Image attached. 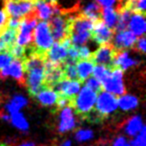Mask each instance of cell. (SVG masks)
<instances>
[{
  "label": "cell",
  "instance_id": "44dd1931",
  "mask_svg": "<svg viewBox=\"0 0 146 146\" xmlns=\"http://www.w3.org/2000/svg\"><path fill=\"white\" fill-rule=\"evenodd\" d=\"M138 64V61L129 57V54L126 50H119L117 52L114 59V67L119 68L120 70L124 71L132 66Z\"/></svg>",
  "mask_w": 146,
  "mask_h": 146
},
{
  "label": "cell",
  "instance_id": "9c48e42d",
  "mask_svg": "<svg viewBox=\"0 0 146 146\" xmlns=\"http://www.w3.org/2000/svg\"><path fill=\"white\" fill-rule=\"evenodd\" d=\"M96 113L100 117L109 115L110 113L114 112L117 108V98L115 95L109 92H100L95 101Z\"/></svg>",
  "mask_w": 146,
  "mask_h": 146
},
{
  "label": "cell",
  "instance_id": "60d3db41",
  "mask_svg": "<svg viewBox=\"0 0 146 146\" xmlns=\"http://www.w3.org/2000/svg\"><path fill=\"white\" fill-rule=\"evenodd\" d=\"M0 146H7L6 144H4V143H0Z\"/></svg>",
  "mask_w": 146,
  "mask_h": 146
},
{
  "label": "cell",
  "instance_id": "7c38bea8",
  "mask_svg": "<svg viewBox=\"0 0 146 146\" xmlns=\"http://www.w3.org/2000/svg\"><path fill=\"white\" fill-rule=\"evenodd\" d=\"M114 34V30L105 25L102 19L94 23L93 29L91 32V38L95 43L99 45H103L106 43H110L112 36Z\"/></svg>",
  "mask_w": 146,
  "mask_h": 146
},
{
  "label": "cell",
  "instance_id": "ffe728a7",
  "mask_svg": "<svg viewBox=\"0 0 146 146\" xmlns=\"http://www.w3.org/2000/svg\"><path fill=\"white\" fill-rule=\"evenodd\" d=\"M33 3H34V10L37 15V18L45 21L50 19L54 15L55 7L47 3L44 0H36Z\"/></svg>",
  "mask_w": 146,
  "mask_h": 146
},
{
  "label": "cell",
  "instance_id": "7402d4cb",
  "mask_svg": "<svg viewBox=\"0 0 146 146\" xmlns=\"http://www.w3.org/2000/svg\"><path fill=\"white\" fill-rule=\"evenodd\" d=\"M38 99V101L41 104L45 106H53L56 104V101L58 99V95L53 89L50 87H47L46 85L35 95Z\"/></svg>",
  "mask_w": 146,
  "mask_h": 146
},
{
  "label": "cell",
  "instance_id": "4dcf8cb0",
  "mask_svg": "<svg viewBox=\"0 0 146 146\" xmlns=\"http://www.w3.org/2000/svg\"><path fill=\"white\" fill-rule=\"evenodd\" d=\"M130 146H146V128L144 126L137 134V137L131 141Z\"/></svg>",
  "mask_w": 146,
  "mask_h": 146
},
{
  "label": "cell",
  "instance_id": "83f0119b",
  "mask_svg": "<svg viewBox=\"0 0 146 146\" xmlns=\"http://www.w3.org/2000/svg\"><path fill=\"white\" fill-rule=\"evenodd\" d=\"M145 0H127L122 6H125L132 13H140L145 15Z\"/></svg>",
  "mask_w": 146,
  "mask_h": 146
},
{
  "label": "cell",
  "instance_id": "cb8c5ba5",
  "mask_svg": "<svg viewBox=\"0 0 146 146\" xmlns=\"http://www.w3.org/2000/svg\"><path fill=\"white\" fill-rule=\"evenodd\" d=\"M102 18H103V22L105 23V25L114 30L118 19L117 10H115L112 7H105L102 9Z\"/></svg>",
  "mask_w": 146,
  "mask_h": 146
},
{
  "label": "cell",
  "instance_id": "d6a6232c",
  "mask_svg": "<svg viewBox=\"0 0 146 146\" xmlns=\"http://www.w3.org/2000/svg\"><path fill=\"white\" fill-rule=\"evenodd\" d=\"M75 137L78 141H85V140H89L93 137V132H92L91 130L80 129L76 132Z\"/></svg>",
  "mask_w": 146,
  "mask_h": 146
},
{
  "label": "cell",
  "instance_id": "8d00e7d4",
  "mask_svg": "<svg viewBox=\"0 0 146 146\" xmlns=\"http://www.w3.org/2000/svg\"><path fill=\"white\" fill-rule=\"evenodd\" d=\"M112 146H130V144L127 143L125 137H123V136H119V137H117L115 140H114L113 145Z\"/></svg>",
  "mask_w": 146,
  "mask_h": 146
},
{
  "label": "cell",
  "instance_id": "836d02e7",
  "mask_svg": "<svg viewBox=\"0 0 146 146\" xmlns=\"http://www.w3.org/2000/svg\"><path fill=\"white\" fill-rule=\"evenodd\" d=\"M78 48V56H79V60H85V59H90L91 57V51L87 46L83 45V46L77 47Z\"/></svg>",
  "mask_w": 146,
  "mask_h": 146
},
{
  "label": "cell",
  "instance_id": "ba28073f",
  "mask_svg": "<svg viewBox=\"0 0 146 146\" xmlns=\"http://www.w3.org/2000/svg\"><path fill=\"white\" fill-rule=\"evenodd\" d=\"M118 50H116L111 43H106V44L100 45V47L91 54L90 60L94 64L104 65L109 68L113 69L114 67V59L117 54Z\"/></svg>",
  "mask_w": 146,
  "mask_h": 146
},
{
  "label": "cell",
  "instance_id": "ab89813d",
  "mask_svg": "<svg viewBox=\"0 0 146 146\" xmlns=\"http://www.w3.org/2000/svg\"><path fill=\"white\" fill-rule=\"evenodd\" d=\"M61 146H71V141H69V140H66V141L63 142Z\"/></svg>",
  "mask_w": 146,
  "mask_h": 146
},
{
  "label": "cell",
  "instance_id": "9a60e30c",
  "mask_svg": "<svg viewBox=\"0 0 146 146\" xmlns=\"http://www.w3.org/2000/svg\"><path fill=\"white\" fill-rule=\"evenodd\" d=\"M16 30L9 27H5L0 31V53H9L11 47L15 44Z\"/></svg>",
  "mask_w": 146,
  "mask_h": 146
},
{
  "label": "cell",
  "instance_id": "f546056e",
  "mask_svg": "<svg viewBox=\"0 0 146 146\" xmlns=\"http://www.w3.org/2000/svg\"><path fill=\"white\" fill-rule=\"evenodd\" d=\"M110 71H111V68H109V67L97 64L96 66H94L92 73H93L94 77H95L96 79H98L100 82H102L108 75H109Z\"/></svg>",
  "mask_w": 146,
  "mask_h": 146
},
{
  "label": "cell",
  "instance_id": "e0dca14e",
  "mask_svg": "<svg viewBox=\"0 0 146 146\" xmlns=\"http://www.w3.org/2000/svg\"><path fill=\"white\" fill-rule=\"evenodd\" d=\"M79 14L83 15L86 18L90 19L93 23H95L102 18L101 5L94 2V1H88L86 4L82 5Z\"/></svg>",
  "mask_w": 146,
  "mask_h": 146
},
{
  "label": "cell",
  "instance_id": "4fadbf2b",
  "mask_svg": "<svg viewBox=\"0 0 146 146\" xmlns=\"http://www.w3.org/2000/svg\"><path fill=\"white\" fill-rule=\"evenodd\" d=\"M24 69H23L22 61L20 59H13L7 66L1 69L0 71V77H7L12 76L16 80H18L21 84H25Z\"/></svg>",
  "mask_w": 146,
  "mask_h": 146
},
{
  "label": "cell",
  "instance_id": "1f68e13d",
  "mask_svg": "<svg viewBox=\"0 0 146 146\" xmlns=\"http://www.w3.org/2000/svg\"><path fill=\"white\" fill-rule=\"evenodd\" d=\"M85 85L87 87H89L90 89H92L93 91H95L96 93L102 91V84L101 82L99 81L98 79H96L95 77H90L86 80Z\"/></svg>",
  "mask_w": 146,
  "mask_h": 146
},
{
  "label": "cell",
  "instance_id": "6da1fadb",
  "mask_svg": "<svg viewBox=\"0 0 146 146\" xmlns=\"http://www.w3.org/2000/svg\"><path fill=\"white\" fill-rule=\"evenodd\" d=\"M93 26L94 23L83 15L79 13L72 15L69 25V37L73 46H83L91 38Z\"/></svg>",
  "mask_w": 146,
  "mask_h": 146
},
{
  "label": "cell",
  "instance_id": "f35d334b",
  "mask_svg": "<svg viewBox=\"0 0 146 146\" xmlns=\"http://www.w3.org/2000/svg\"><path fill=\"white\" fill-rule=\"evenodd\" d=\"M18 146H35V144L32 143V142H26V143H22Z\"/></svg>",
  "mask_w": 146,
  "mask_h": 146
},
{
  "label": "cell",
  "instance_id": "277c9868",
  "mask_svg": "<svg viewBox=\"0 0 146 146\" xmlns=\"http://www.w3.org/2000/svg\"><path fill=\"white\" fill-rule=\"evenodd\" d=\"M37 15L35 10L28 16L21 18L19 27L16 30V44L22 47L29 46L33 40V31L37 24Z\"/></svg>",
  "mask_w": 146,
  "mask_h": 146
},
{
  "label": "cell",
  "instance_id": "e575fe53",
  "mask_svg": "<svg viewBox=\"0 0 146 146\" xmlns=\"http://www.w3.org/2000/svg\"><path fill=\"white\" fill-rule=\"evenodd\" d=\"M136 49H138L139 51H141L142 53L145 52L146 50V42H145V37L140 36V38L136 39Z\"/></svg>",
  "mask_w": 146,
  "mask_h": 146
},
{
  "label": "cell",
  "instance_id": "d6986e66",
  "mask_svg": "<svg viewBox=\"0 0 146 146\" xmlns=\"http://www.w3.org/2000/svg\"><path fill=\"white\" fill-rule=\"evenodd\" d=\"M128 26H129L130 31L135 36H143L146 30L144 15L140 13H132L129 22H128Z\"/></svg>",
  "mask_w": 146,
  "mask_h": 146
},
{
  "label": "cell",
  "instance_id": "8992f818",
  "mask_svg": "<svg viewBox=\"0 0 146 146\" xmlns=\"http://www.w3.org/2000/svg\"><path fill=\"white\" fill-rule=\"evenodd\" d=\"M102 89L113 95H123L125 93V87L123 84V71L119 68H113L109 75L101 82Z\"/></svg>",
  "mask_w": 146,
  "mask_h": 146
},
{
  "label": "cell",
  "instance_id": "4316f807",
  "mask_svg": "<svg viewBox=\"0 0 146 146\" xmlns=\"http://www.w3.org/2000/svg\"><path fill=\"white\" fill-rule=\"evenodd\" d=\"M138 99L132 95H124L117 99V106H119L122 110L134 109L138 106Z\"/></svg>",
  "mask_w": 146,
  "mask_h": 146
},
{
  "label": "cell",
  "instance_id": "52a82bcc",
  "mask_svg": "<svg viewBox=\"0 0 146 146\" xmlns=\"http://www.w3.org/2000/svg\"><path fill=\"white\" fill-rule=\"evenodd\" d=\"M5 12L7 16L21 19L34 12V3L23 0H5Z\"/></svg>",
  "mask_w": 146,
  "mask_h": 146
},
{
  "label": "cell",
  "instance_id": "484cf974",
  "mask_svg": "<svg viewBox=\"0 0 146 146\" xmlns=\"http://www.w3.org/2000/svg\"><path fill=\"white\" fill-rule=\"evenodd\" d=\"M27 104V99L21 95H16L11 99V101L6 105V110L9 114H13L15 112H18L22 107H24Z\"/></svg>",
  "mask_w": 146,
  "mask_h": 146
},
{
  "label": "cell",
  "instance_id": "f1b7e54d",
  "mask_svg": "<svg viewBox=\"0 0 146 146\" xmlns=\"http://www.w3.org/2000/svg\"><path fill=\"white\" fill-rule=\"evenodd\" d=\"M10 120H11V122H12L13 125H14L16 128H18V129L22 130V131L28 130V127H29L28 122H27V120L25 119L23 114L20 113L19 111L11 114Z\"/></svg>",
  "mask_w": 146,
  "mask_h": 146
},
{
  "label": "cell",
  "instance_id": "2e32d148",
  "mask_svg": "<svg viewBox=\"0 0 146 146\" xmlns=\"http://www.w3.org/2000/svg\"><path fill=\"white\" fill-rule=\"evenodd\" d=\"M75 118L73 114V109L70 106L64 107L60 113V121H59L58 130L60 133H64L75 127Z\"/></svg>",
  "mask_w": 146,
  "mask_h": 146
},
{
  "label": "cell",
  "instance_id": "5bb4252c",
  "mask_svg": "<svg viewBox=\"0 0 146 146\" xmlns=\"http://www.w3.org/2000/svg\"><path fill=\"white\" fill-rule=\"evenodd\" d=\"M136 36L130 30H122L116 32L114 39L112 41V46L116 50H122V49L131 48L134 46L136 42Z\"/></svg>",
  "mask_w": 146,
  "mask_h": 146
},
{
  "label": "cell",
  "instance_id": "30bf717a",
  "mask_svg": "<svg viewBox=\"0 0 146 146\" xmlns=\"http://www.w3.org/2000/svg\"><path fill=\"white\" fill-rule=\"evenodd\" d=\"M80 85H81V82L78 80H69L64 78L54 84L51 87V89L54 90L58 96L73 99L79 92Z\"/></svg>",
  "mask_w": 146,
  "mask_h": 146
},
{
  "label": "cell",
  "instance_id": "74e56055",
  "mask_svg": "<svg viewBox=\"0 0 146 146\" xmlns=\"http://www.w3.org/2000/svg\"><path fill=\"white\" fill-rule=\"evenodd\" d=\"M99 5H102L104 7H112L117 3L118 0H96Z\"/></svg>",
  "mask_w": 146,
  "mask_h": 146
},
{
  "label": "cell",
  "instance_id": "d590c367",
  "mask_svg": "<svg viewBox=\"0 0 146 146\" xmlns=\"http://www.w3.org/2000/svg\"><path fill=\"white\" fill-rule=\"evenodd\" d=\"M20 20H21V19L10 17V18L7 20L6 26L9 27V28H12V29H15V30H17V28L19 27V24H20Z\"/></svg>",
  "mask_w": 146,
  "mask_h": 146
},
{
  "label": "cell",
  "instance_id": "3957f363",
  "mask_svg": "<svg viewBox=\"0 0 146 146\" xmlns=\"http://www.w3.org/2000/svg\"><path fill=\"white\" fill-rule=\"evenodd\" d=\"M36 28H34V34H33V40H34V46L33 49L38 54L46 56V52L51 46H52L54 39L51 34L49 23L46 21L41 20L38 24H36Z\"/></svg>",
  "mask_w": 146,
  "mask_h": 146
},
{
  "label": "cell",
  "instance_id": "ac0fdd59",
  "mask_svg": "<svg viewBox=\"0 0 146 146\" xmlns=\"http://www.w3.org/2000/svg\"><path fill=\"white\" fill-rule=\"evenodd\" d=\"M67 58V49L60 42L53 43L52 46L47 50L46 59L53 63L61 64Z\"/></svg>",
  "mask_w": 146,
  "mask_h": 146
},
{
  "label": "cell",
  "instance_id": "8fae6325",
  "mask_svg": "<svg viewBox=\"0 0 146 146\" xmlns=\"http://www.w3.org/2000/svg\"><path fill=\"white\" fill-rule=\"evenodd\" d=\"M64 79L61 64L53 63L45 59L44 61V84L47 87H52L58 81Z\"/></svg>",
  "mask_w": 146,
  "mask_h": 146
},
{
  "label": "cell",
  "instance_id": "7a4b0ae2",
  "mask_svg": "<svg viewBox=\"0 0 146 146\" xmlns=\"http://www.w3.org/2000/svg\"><path fill=\"white\" fill-rule=\"evenodd\" d=\"M97 93L84 85L80 92L72 99L71 107L74 108L76 112L81 116H88L93 110Z\"/></svg>",
  "mask_w": 146,
  "mask_h": 146
},
{
  "label": "cell",
  "instance_id": "5b68a950",
  "mask_svg": "<svg viewBox=\"0 0 146 146\" xmlns=\"http://www.w3.org/2000/svg\"><path fill=\"white\" fill-rule=\"evenodd\" d=\"M72 15H67L66 13L54 14L51 17L49 22L51 34L54 40L60 42L64 38L69 36V25H70Z\"/></svg>",
  "mask_w": 146,
  "mask_h": 146
},
{
  "label": "cell",
  "instance_id": "603a6c76",
  "mask_svg": "<svg viewBox=\"0 0 146 146\" xmlns=\"http://www.w3.org/2000/svg\"><path fill=\"white\" fill-rule=\"evenodd\" d=\"M95 66L92 60L90 59H85V60H78L76 62V70H77L78 81L82 83L88 78L93 71V68Z\"/></svg>",
  "mask_w": 146,
  "mask_h": 146
},
{
  "label": "cell",
  "instance_id": "d4e9b609",
  "mask_svg": "<svg viewBox=\"0 0 146 146\" xmlns=\"http://www.w3.org/2000/svg\"><path fill=\"white\" fill-rule=\"evenodd\" d=\"M143 127V121L140 116H133L131 119L128 120L125 125V132L129 136L137 135Z\"/></svg>",
  "mask_w": 146,
  "mask_h": 146
}]
</instances>
